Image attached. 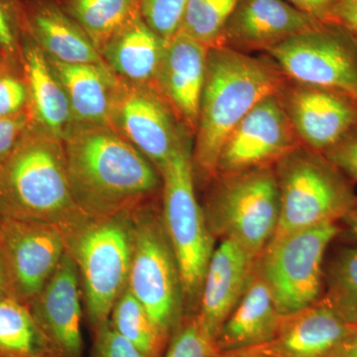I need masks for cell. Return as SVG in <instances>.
Instances as JSON below:
<instances>
[{"mask_svg": "<svg viewBox=\"0 0 357 357\" xmlns=\"http://www.w3.org/2000/svg\"><path fill=\"white\" fill-rule=\"evenodd\" d=\"M63 145L73 198L88 217L130 213L161 196L158 169L110 126H75Z\"/></svg>", "mask_w": 357, "mask_h": 357, "instance_id": "6da1fadb", "label": "cell"}, {"mask_svg": "<svg viewBox=\"0 0 357 357\" xmlns=\"http://www.w3.org/2000/svg\"><path fill=\"white\" fill-rule=\"evenodd\" d=\"M286 77L267 54L248 55L220 46L208 49L192 145L195 176L206 182L215 177L229 134L256 105L276 95Z\"/></svg>", "mask_w": 357, "mask_h": 357, "instance_id": "7a4b0ae2", "label": "cell"}, {"mask_svg": "<svg viewBox=\"0 0 357 357\" xmlns=\"http://www.w3.org/2000/svg\"><path fill=\"white\" fill-rule=\"evenodd\" d=\"M36 220L69 234L86 218L70 191L63 141L33 124L0 163V218Z\"/></svg>", "mask_w": 357, "mask_h": 357, "instance_id": "3957f363", "label": "cell"}, {"mask_svg": "<svg viewBox=\"0 0 357 357\" xmlns=\"http://www.w3.org/2000/svg\"><path fill=\"white\" fill-rule=\"evenodd\" d=\"M192 145L194 137L185 132L159 170L162 220L180 269L185 317L198 311L204 275L215 248V237L196 196Z\"/></svg>", "mask_w": 357, "mask_h": 357, "instance_id": "277c9868", "label": "cell"}, {"mask_svg": "<svg viewBox=\"0 0 357 357\" xmlns=\"http://www.w3.org/2000/svg\"><path fill=\"white\" fill-rule=\"evenodd\" d=\"M203 208L215 241H231L259 259L275 236L280 196L273 167L217 176Z\"/></svg>", "mask_w": 357, "mask_h": 357, "instance_id": "5b68a950", "label": "cell"}, {"mask_svg": "<svg viewBox=\"0 0 357 357\" xmlns=\"http://www.w3.org/2000/svg\"><path fill=\"white\" fill-rule=\"evenodd\" d=\"M280 196L275 236L340 222L356 203L354 185L325 155L299 145L273 166Z\"/></svg>", "mask_w": 357, "mask_h": 357, "instance_id": "8992f818", "label": "cell"}, {"mask_svg": "<svg viewBox=\"0 0 357 357\" xmlns=\"http://www.w3.org/2000/svg\"><path fill=\"white\" fill-rule=\"evenodd\" d=\"M160 197L131 211L128 288L170 340L185 317L184 292L177 259L162 220Z\"/></svg>", "mask_w": 357, "mask_h": 357, "instance_id": "52a82bcc", "label": "cell"}, {"mask_svg": "<svg viewBox=\"0 0 357 357\" xmlns=\"http://www.w3.org/2000/svg\"><path fill=\"white\" fill-rule=\"evenodd\" d=\"M130 213L88 218L65 234L68 253L79 271L91 332L109 323L115 302L128 288L131 262Z\"/></svg>", "mask_w": 357, "mask_h": 357, "instance_id": "ba28073f", "label": "cell"}, {"mask_svg": "<svg viewBox=\"0 0 357 357\" xmlns=\"http://www.w3.org/2000/svg\"><path fill=\"white\" fill-rule=\"evenodd\" d=\"M340 223H326L273 237L257 262V271L271 291L282 316L323 297L324 260L340 236Z\"/></svg>", "mask_w": 357, "mask_h": 357, "instance_id": "9c48e42d", "label": "cell"}, {"mask_svg": "<svg viewBox=\"0 0 357 357\" xmlns=\"http://www.w3.org/2000/svg\"><path fill=\"white\" fill-rule=\"evenodd\" d=\"M265 54L289 79L332 89L357 102V39L342 26L319 22Z\"/></svg>", "mask_w": 357, "mask_h": 357, "instance_id": "30bf717a", "label": "cell"}, {"mask_svg": "<svg viewBox=\"0 0 357 357\" xmlns=\"http://www.w3.org/2000/svg\"><path fill=\"white\" fill-rule=\"evenodd\" d=\"M66 251L65 234L57 225L0 218V255L14 299L31 302L55 273Z\"/></svg>", "mask_w": 357, "mask_h": 357, "instance_id": "8fae6325", "label": "cell"}, {"mask_svg": "<svg viewBox=\"0 0 357 357\" xmlns=\"http://www.w3.org/2000/svg\"><path fill=\"white\" fill-rule=\"evenodd\" d=\"M301 145L325 155L357 131V102L286 77L276 93Z\"/></svg>", "mask_w": 357, "mask_h": 357, "instance_id": "7c38bea8", "label": "cell"}, {"mask_svg": "<svg viewBox=\"0 0 357 357\" xmlns=\"http://www.w3.org/2000/svg\"><path fill=\"white\" fill-rule=\"evenodd\" d=\"M109 126L158 171L184 134L189 132L156 89L133 86L121 79L112 102Z\"/></svg>", "mask_w": 357, "mask_h": 357, "instance_id": "4fadbf2b", "label": "cell"}, {"mask_svg": "<svg viewBox=\"0 0 357 357\" xmlns=\"http://www.w3.org/2000/svg\"><path fill=\"white\" fill-rule=\"evenodd\" d=\"M299 145L276 96H268L227 136L218 156L215 177L273 167Z\"/></svg>", "mask_w": 357, "mask_h": 357, "instance_id": "5bb4252c", "label": "cell"}, {"mask_svg": "<svg viewBox=\"0 0 357 357\" xmlns=\"http://www.w3.org/2000/svg\"><path fill=\"white\" fill-rule=\"evenodd\" d=\"M319 22L285 0H237L218 46L265 54Z\"/></svg>", "mask_w": 357, "mask_h": 357, "instance_id": "9a60e30c", "label": "cell"}, {"mask_svg": "<svg viewBox=\"0 0 357 357\" xmlns=\"http://www.w3.org/2000/svg\"><path fill=\"white\" fill-rule=\"evenodd\" d=\"M79 284L76 263L66 251L50 280L27 304L57 357H84Z\"/></svg>", "mask_w": 357, "mask_h": 357, "instance_id": "2e32d148", "label": "cell"}, {"mask_svg": "<svg viewBox=\"0 0 357 357\" xmlns=\"http://www.w3.org/2000/svg\"><path fill=\"white\" fill-rule=\"evenodd\" d=\"M258 259L231 241L215 246L204 275L197 321L215 342L255 277Z\"/></svg>", "mask_w": 357, "mask_h": 357, "instance_id": "e0dca14e", "label": "cell"}, {"mask_svg": "<svg viewBox=\"0 0 357 357\" xmlns=\"http://www.w3.org/2000/svg\"><path fill=\"white\" fill-rule=\"evenodd\" d=\"M208 48L178 32L167 42L156 79V91L178 122L192 136L198 128Z\"/></svg>", "mask_w": 357, "mask_h": 357, "instance_id": "ac0fdd59", "label": "cell"}, {"mask_svg": "<svg viewBox=\"0 0 357 357\" xmlns=\"http://www.w3.org/2000/svg\"><path fill=\"white\" fill-rule=\"evenodd\" d=\"M323 298L282 316L273 340L248 351L268 357H331L352 326Z\"/></svg>", "mask_w": 357, "mask_h": 357, "instance_id": "d6986e66", "label": "cell"}, {"mask_svg": "<svg viewBox=\"0 0 357 357\" xmlns=\"http://www.w3.org/2000/svg\"><path fill=\"white\" fill-rule=\"evenodd\" d=\"M26 33L45 56L68 64L107 65L57 0H23Z\"/></svg>", "mask_w": 357, "mask_h": 357, "instance_id": "ffe728a7", "label": "cell"}, {"mask_svg": "<svg viewBox=\"0 0 357 357\" xmlns=\"http://www.w3.org/2000/svg\"><path fill=\"white\" fill-rule=\"evenodd\" d=\"M21 68L27 84L28 112L33 124L64 140L75 126L69 100L43 51L27 33L23 40Z\"/></svg>", "mask_w": 357, "mask_h": 357, "instance_id": "44dd1931", "label": "cell"}, {"mask_svg": "<svg viewBox=\"0 0 357 357\" xmlns=\"http://www.w3.org/2000/svg\"><path fill=\"white\" fill-rule=\"evenodd\" d=\"M166 45L139 13L115 33L100 56L121 81L156 89Z\"/></svg>", "mask_w": 357, "mask_h": 357, "instance_id": "7402d4cb", "label": "cell"}, {"mask_svg": "<svg viewBox=\"0 0 357 357\" xmlns=\"http://www.w3.org/2000/svg\"><path fill=\"white\" fill-rule=\"evenodd\" d=\"M69 100L75 126H109L119 77L107 65L68 64L46 57Z\"/></svg>", "mask_w": 357, "mask_h": 357, "instance_id": "603a6c76", "label": "cell"}, {"mask_svg": "<svg viewBox=\"0 0 357 357\" xmlns=\"http://www.w3.org/2000/svg\"><path fill=\"white\" fill-rule=\"evenodd\" d=\"M281 318L271 291L256 268L248 290L220 328L215 347L218 352L262 347L276 335Z\"/></svg>", "mask_w": 357, "mask_h": 357, "instance_id": "cb8c5ba5", "label": "cell"}, {"mask_svg": "<svg viewBox=\"0 0 357 357\" xmlns=\"http://www.w3.org/2000/svg\"><path fill=\"white\" fill-rule=\"evenodd\" d=\"M100 54L128 21L140 13V0H57Z\"/></svg>", "mask_w": 357, "mask_h": 357, "instance_id": "d4e9b609", "label": "cell"}, {"mask_svg": "<svg viewBox=\"0 0 357 357\" xmlns=\"http://www.w3.org/2000/svg\"><path fill=\"white\" fill-rule=\"evenodd\" d=\"M0 357H57L27 304L0 299Z\"/></svg>", "mask_w": 357, "mask_h": 357, "instance_id": "484cf974", "label": "cell"}, {"mask_svg": "<svg viewBox=\"0 0 357 357\" xmlns=\"http://www.w3.org/2000/svg\"><path fill=\"white\" fill-rule=\"evenodd\" d=\"M109 323L117 333L135 345L145 356H165L169 338L162 333L146 309L128 288L115 302Z\"/></svg>", "mask_w": 357, "mask_h": 357, "instance_id": "4316f807", "label": "cell"}, {"mask_svg": "<svg viewBox=\"0 0 357 357\" xmlns=\"http://www.w3.org/2000/svg\"><path fill=\"white\" fill-rule=\"evenodd\" d=\"M324 300L349 325H357V243L340 249L324 275Z\"/></svg>", "mask_w": 357, "mask_h": 357, "instance_id": "83f0119b", "label": "cell"}, {"mask_svg": "<svg viewBox=\"0 0 357 357\" xmlns=\"http://www.w3.org/2000/svg\"><path fill=\"white\" fill-rule=\"evenodd\" d=\"M237 0H188L181 31L204 45L217 47Z\"/></svg>", "mask_w": 357, "mask_h": 357, "instance_id": "f1b7e54d", "label": "cell"}, {"mask_svg": "<svg viewBox=\"0 0 357 357\" xmlns=\"http://www.w3.org/2000/svg\"><path fill=\"white\" fill-rule=\"evenodd\" d=\"M25 34L23 0H0V53L6 64L21 66Z\"/></svg>", "mask_w": 357, "mask_h": 357, "instance_id": "f546056e", "label": "cell"}, {"mask_svg": "<svg viewBox=\"0 0 357 357\" xmlns=\"http://www.w3.org/2000/svg\"><path fill=\"white\" fill-rule=\"evenodd\" d=\"M215 342L202 330L196 317H185L171 335L164 357H215Z\"/></svg>", "mask_w": 357, "mask_h": 357, "instance_id": "4dcf8cb0", "label": "cell"}, {"mask_svg": "<svg viewBox=\"0 0 357 357\" xmlns=\"http://www.w3.org/2000/svg\"><path fill=\"white\" fill-rule=\"evenodd\" d=\"M188 0H140V14L166 42L181 31Z\"/></svg>", "mask_w": 357, "mask_h": 357, "instance_id": "1f68e13d", "label": "cell"}, {"mask_svg": "<svg viewBox=\"0 0 357 357\" xmlns=\"http://www.w3.org/2000/svg\"><path fill=\"white\" fill-rule=\"evenodd\" d=\"M29 107L27 84L21 66H0V119L26 114Z\"/></svg>", "mask_w": 357, "mask_h": 357, "instance_id": "d6a6232c", "label": "cell"}, {"mask_svg": "<svg viewBox=\"0 0 357 357\" xmlns=\"http://www.w3.org/2000/svg\"><path fill=\"white\" fill-rule=\"evenodd\" d=\"M93 342L89 357H148L121 333L105 324L93 332Z\"/></svg>", "mask_w": 357, "mask_h": 357, "instance_id": "836d02e7", "label": "cell"}, {"mask_svg": "<svg viewBox=\"0 0 357 357\" xmlns=\"http://www.w3.org/2000/svg\"><path fill=\"white\" fill-rule=\"evenodd\" d=\"M32 126L29 112L0 119V163L13 153Z\"/></svg>", "mask_w": 357, "mask_h": 357, "instance_id": "e575fe53", "label": "cell"}, {"mask_svg": "<svg viewBox=\"0 0 357 357\" xmlns=\"http://www.w3.org/2000/svg\"><path fill=\"white\" fill-rule=\"evenodd\" d=\"M352 184H357V131L325 154Z\"/></svg>", "mask_w": 357, "mask_h": 357, "instance_id": "d590c367", "label": "cell"}, {"mask_svg": "<svg viewBox=\"0 0 357 357\" xmlns=\"http://www.w3.org/2000/svg\"><path fill=\"white\" fill-rule=\"evenodd\" d=\"M301 13L321 22H330L338 0H285Z\"/></svg>", "mask_w": 357, "mask_h": 357, "instance_id": "8d00e7d4", "label": "cell"}, {"mask_svg": "<svg viewBox=\"0 0 357 357\" xmlns=\"http://www.w3.org/2000/svg\"><path fill=\"white\" fill-rule=\"evenodd\" d=\"M330 22L342 26L357 39V0H338Z\"/></svg>", "mask_w": 357, "mask_h": 357, "instance_id": "74e56055", "label": "cell"}, {"mask_svg": "<svg viewBox=\"0 0 357 357\" xmlns=\"http://www.w3.org/2000/svg\"><path fill=\"white\" fill-rule=\"evenodd\" d=\"M340 232L337 238L349 243H357V199L349 213L340 222Z\"/></svg>", "mask_w": 357, "mask_h": 357, "instance_id": "f35d334b", "label": "cell"}, {"mask_svg": "<svg viewBox=\"0 0 357 357\" xmlns=\"http://www.w3.org/2000/svg\"><path fill=\"white\" fill-rule=\"evenodd\" d=\"M331 357H357V325L352 326Z\"/></svg>", "mask_w": 357, "mask_h": 357, "instance_id": "ab89813d", "label": "cell"}, {"mask_svg": "<svg viewBox=\"0 0 357 357\" xmlns=\"http://www.w3.org/2000/svg\"><path fill=\"white\" fill-rule=\"evenodd\" d=\"M6 298L13 297L6 263L0 255V299H6Z\"/></svg>", "mask_w": 357, "mask_h": 357, "instance_id": "60d3db41", "label": "cell"}, {"mask_svg": "<svg viewBox=\"0 0 357 357\" xmlns=\"http://www.w3.org/2000/svg\"><path fill=\"white\" fill-rule=\"evenodd\" d=\"M215 357H268L264 354L251 351H241L232 352H218Z\"/></svg>", "mask_w": 357, "mask_h": 357, "instance_id": "b9f144b4", "label": "cell"}, {"mask_svg": "<svg viewBox=\"0 0 357 357\" xmlns=\"http://www.w3.org/2000/svg\"><path fill=\"white\" fill-rule=\"evenodd\" d=\"M4 60H3V57H2V55H1V53H0V66H2L4 64Z\"/></svg>", "mask_w": 357, "mask_h": 357, "instance_id": "7bdbcfd3", "label": "cell"}]
</instances>
